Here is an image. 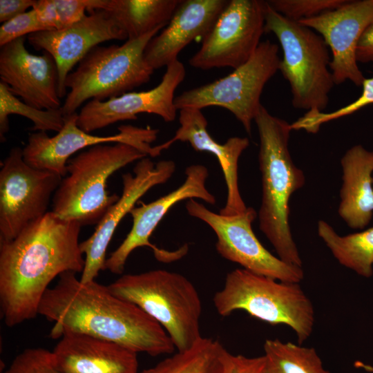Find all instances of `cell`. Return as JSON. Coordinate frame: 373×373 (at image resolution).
Segmentation results:
<instances>
[{"label":"cell","instance_id":"cell-31","mask_svg":"<svg viewBox=\"0 0 373 373\" xmlns=\"http://www.w3.org/2000/svg\"><path fill=\"white\" fill-rule=\"evenodd\" d=\"M347 0H270L267 3L286 18L299 21L318 17L343 6Z\"/></svg>","mask_w":373,"mask_h":373},{"label":"cell","instance_id":"cell-6","mask_svg":"<svg viewBox=\"0 0 373 373\" xmlns=\"http://www.w3.org/2000/svg\"><path fill=\"white\" fill-rule=\"evenodd\" d=\"M219 315L237 310L271 325L289 326L301 345L312 334L314 309L299 283L282 282L243 268L227 274L223 287L213 298Z\"/></svg>","mask_w":373,"mask_h":373},{"label":"cell","instance_id":"cell-30","mask_svg":"<svg viewBox=\"0 0 373 373\" xmlns=\"http://www.w3.org/2000/svg\"><path fill=\"white\" fill-rule=\"evenodd\" d=\"M362 93L355 101L333 112L307 111L303 117L291 124L292 130L303 129L307 133H316L322 124L350 115L362 108L373 104V77L365 78Z\"/></svg>","mask_w":373,"mask_h":373},{"label":"cell","instance_id":"cell-4","mask_svg":"<svg viewBox=\"0 0 373 373\" xmlns=\"http://www.w3.org/2000/svg\"><path fill=\"white\" fill-rule=\"evenodd\" d=\"M107 287L113 295L138 306L159 323L178 352L188 350L202 338L200 297L184 276L154 269L122 275Z\"/></svg>","mask_w":373,"mask_h":373},{"label":"cell","instance_id":"cell-11","mask_svg":"<svg viewBox=\"0 0 373 373\" xmlns=\"http://www.w3.org/2000/svg\"><path fill=\"white\" fill-rule=\"evenodd\" d=\"M189 215L209 225L216 235V248L226 260L246 270L282 282L299 283L304 278L302 267L285 262L270 253L260 242L252 229L257 213L247 207L242 213L225 216L208 209L190 199L186 203Z\"/></svg>","mask_w":373,"mask_h":373},{"label":"cell","instance_id":"cell-33","mask_svg":"<svg viewBox=\"0 0 373 373\" xmlns=\"http://www.w3.org/2000/svg\"><path fill=\"white\" fill-rule=\"evenodd\" d=\"M46 30L33 8L2 23L0 27V46L20 37Z\"/></svg>","mask_w":373,"mask_h":373},{"label":"cell","instance_id":"cell-24","mask_svg":"<svg viewBox=\"0 0 373 373\" xmlns=\"http://www.w3.org/2000/svg\"><path fill=\"white\" fill-rule=\"evenodd\" d=\"M181 1L100 0L98 10L106 11L128 39H135L164 28Z\"/></svg>","mask_w":373,"mask_h":373},{"label":"cell","instance_id":"cell-10","mask_svg":"<svg viewBox=\"0 0 373 373\" xmlns=\"http://www.w3.org/2000/svg\"><path fill=\"white\" fill-rule=\"evenodd\" d=\"M62 177L29 165L23 149H10L0 171V243L8 242L48 211Z\"/></svg>","mask_w":373,"mask_h":373},{"label":"cell","instance_id":"cell-5","mask_svg":"<svg viewBox=\"0 0 373 373\" xmlns=\"http://www.w3.org/2000/svg\"><path fill=\"white\" fill-rule=\"evenodd\" d=\"M148 155L125 143L98 144L68 160L67 175L52 199V210L65 220L81 226L97 224L117 201L106 189L109 177L117 170Z\"/></svg>","mask_w":373,"mask_h":373},{"label":"cell","instance_id":"cell-22","mask_svg":"<svg viewBox=\"0 0 373 373\" xmlns=\"http://www.w3.org/2000/svg\"><path fill=\"white\" fill-rule=\"evenodd\" d=\"M52 354L64 373H138L137 353L84 334H64Z\"/></svg>","mask_w":373,"mask_h":373},{"label":"cell","instance_id":"cell-20","mask_svg":"<svg viewBox=\"0 0 373 373\" xmlns=\"http://www.w3.org/2000/svg\"><path fill=\"white\" fill-rule=\"evenodd\" d=\"M180 127L175 135L164 143L153 146V157L159 155L178 141L189 142L196 151H206L216 156L222 169L227 195L220 213L231 216L242 213L247 207L238 187V160L249 146L247 137H231L224 144L217 142L207 130L208 122L202 110L184 108L180 110Z\"/></svg>","mask_w":373,"mask_h":373},{"label":"cell","instance_id":"cell-1","mask_svg":"<svg viewBox=\"0 0 373 373\" xmlns=\"http://www.w3.org/2000/svg\"><path fill=\"white\" fill-rule=\"evenodd\" d=\"M81 224L52 211L13 240L0 243V306L8 327L34 318L50 283L67 271L82 273Z\"/></svg>","mask_w":373,"mask_h":373},{"label":"cell","instance_id":"cell-3","mask_svg":"<svg viewBox=\"0 0 373 373\" xmlns=\"http://www.w3.org/2000/svg\"><path fill=\"white\" fill-rule=\"evenodd\" d=\"M254 122L260 139L259 169L262 199L257 213L259 228L286 263L302 267L303 262L291 231L289 199L305 182L289 151L291 124L272 115L261 106Z\"/></svg>","mask_w":373,"mask_h":373},{"label":"cell","instance_id":"cell-15","mask_svg":"<svg viewBox=\"0 0 373 373\" xmlns=\"http://www.w3.org/2000/svg\"><path fill=\"white\" fill-rule=\"evenodd\" d=\"M175 171L172 160L153 162L146 157L136 163L133 174L122 175V192L117 201L106 212L97 224L93 233L80 242L85 255V265L79 278L83 283L95 280L101 270H104L106 250L115 231L139 199L153 187L166 182Z\"/></svg>","mask_w":373,"mask_h":373},{"label":"cell","instance_id":"cell-9","mask_svg":"<svg viewBox=\"0 0 373 373\" xmlns=\"http://www.w3.org/2000/svg\"><path fill=\"white\" fill-rule=\"evenodd\" d=\"M278 46L261 41L251 58L231 73L213 82L184 91L175 98L177 110H202L216 106L230 111L250 135L262 104L260 96L267 82L279 70Z\"/></svg>","mask_w":373,"mask_h":373},{"label":"cell","instance_id":"cell-28","mask_svg":"<svg viewBox=\"0 0 373 373\" xmlns=\"http://www.w3.org/2000/svg\"><path fill=\"white\" fill-rule=\"evenodd\" d=\"M15 114L27 117L33 123L32 131H54L57 133L63 128L64 116L61 107L58 109L42 110L21 102L13 95L9 87L0 82V140L6 141L9 131L10 115Z\"/></svg>","mask_w":373,"mask_h":373},{"label":"cell","instance_id":"cell-23","mask_svg":"<svg viewBox=\"0 0 373 373\" xmlns=\"http://www.w3.org/2000/svg\"><path fill=\"white\" fill-rule=\"evenodd\" d=\"M341 165L338 214L350 228L363 229L373 216V151L354 145L341 157Z\"/></svg>","mask_w":373,"mask_h":373},{"label":"cell","instance_id":"cell-18","mask_svg":"<svg viewBox=\"0 0 373 373\" xmlns=\"http://www.w3.org/2000/svg\"><path fill=\"white\" fill-rule=\"evenodd\" d=\"M27 39L35 50L47 52L54 58L61 99L66 95L67 76L91 49L105 41L127 40L128 37L106 11L97 10L68 27L35 32L28 35Z\"/></svg>","mask_w":373,"mask_h":373},{"label":"cell","instance_id":"cell-14","mask_svg":"<svg viewBox=\"0 0 373 373\" xmlns=\"http://www.w3.org/2000/svg\"><path fill=\"white\" fill-rule=\"evenodd\" d=\"M184 182L176 189L150 203H142L130 211L133 225L129 233L113 251L105 262L104 269L115 274H122L126 260L137 248L149 247L157 260L170 262L179 258L178 251H169L155 247L150 242L149 238L153 231L175 204L186 199H200L209 204H215L216 197L206 187L209 176L207 168L202 164H192L185 170Z\"/></svg>","mask_w":373,"mask_h":373},{"label":"cell","instance_id":"cell-26","mask_svg":"<svg viewBox=\"0 0 373 373\" xmlns=\"http://www.w3.org/2000/svg\"><path fill=\"white\" fill-rule=\"evenodd\" d=\"M225 350L218 341L202 337L188 350L140 373H222Z\"/></svg>","mask_w":373,"mask_h":373},{"label":"cell","instance_id":"cell-19","mask_svg":"<svg viewBox=\"0 0 373 373\" xmlns=\"http://www.w3.org/2000/svg\"><path fill=\"white\" fill-rule=\"evenodd\" d=\"M26 39L20 37L1 47V82L30 106L42 110L60 108L56 62L47 52L41 55L30 52Z\"/></svg>","mask_w":373,"mask_h":373},{"label":"cell","instance_id":"cell-16","mask_svg":"<svg viewBox=\"0 0 373 373\" xmlns=\"http://www.w3.org/2000/svg\"><path fill=\"white\" fill-rule=\"evenodd\" d=\"M185 76L183 64L177 60L166 67L161 82L152 89L86 102L78 113L77 125L90 133L117 122L135 120L140 113L155 114L166 122H173L178 111L175 91Z\"/></svg>","mask_w":373,"mask_h":373},{"label":"cell","instance_id":"cell-21","mask_svg":"<svg viewBox=\"0 0 373 373\" xmlns=\"http://www.w3.org/2000/svg\"><path fill=\"white\" fill-rule=\"evenodd\" d=\"M227 2L182 0L168 24L147 44L144 50L147 64L156 70L178 60V55L186 46L208 33Z\"/></svg>","mask_w":373,"mask_h":373},{"label":"cell","instance_id":"cell-34","mask_svg":"<svg viewBox=\"0 0 373 373\" xmlns=\"http://www.w3.org/2000/svg\"><path fill=\"white\" fill-rule=\"evenodd\" d=\"M222 373H265V356L234 355L225 350L222 356Z\"/></svg>","mask_w":373,"mask_h":373},{"label":"cell","instance_id":"cell-36","mask_svg":"<svg viewBox=\"0 0 373 373\" xmlns=\"http://www.w3.org/2000/svg\"><path fill=\"white\" fill-rule=\"evenodd\" d=\"M358 63H373V24L362 35L356 49Z\"/></svg>","mask_w":373,"mask_h":373},{"label":"cell","instance_id":"cell-17","mask_svg":"<svg viewBox=\"0 0 373 373\" xmlns=\"http://www.w3.org/2000/svg\"><path fill=\"white\" fill-rule=\"evenodd\" d=\"M298 22L318 32L327 44L335 84L350 81L362 86L365 77L358 66L356 49L362 35L373 24V0H347L336 10Z\"/></svg>","mask_w":373,"mask_h":373},{"label":"cell","instance_id":"cell-2","mask_svg":"<svg viewBox=\"0 0 373 373\" xmlns=\"http://www.w3.org/2000/svg\"><path fill=\"white\" fill-rule=\"evenodd\" d=\"M38 314L55 323L50 332L54 339L80 333L151 356L171 354L175 349L162 325L141 308L95 280L82 283L75 272L59 276L44 294Z\"/></svg>","mask_w":373,"mask_h":373},{"label":"cell","instance_id":"cell-32","mask_svg":"<svg viewBox=\"0 0 373 373\" xmlns=\"http://www.w3.org/2000/svg\"><path fill=\"white\" fill-rule=\"evenodd\" d=\"M3 373H64L57 366L52 352L41 347L27 348L12 361Z\"/></svg>","mask_w":373,"mask_h":373},{"label":"cell","instance_id":"cell-27","mask_svg":"<svg viewBox=\"0 0 373 373\" xmlns=\"http://www.w3.org/2000/svg\"><path fill=\"white\" fill-rule=\"evenodd\" d=\"M263 348L265 373H332L324 368L314 347L267 339Z\"/></svg>","mask_w":373,"mask_h":373},{"label":"cell","instance_id":"cell-7","mask_svg":"<svg viewBox=\"0 0 373 373\" xmlns=\"http://www.w3.org/2000/svg\"><path fill=\"white\" fill-rule=\"evenodd\" d=\"M265 1V32L274 33L281 46L279 70L289 84L294 108L323 112L335 85L327 44L314 30L286 18Z\"/></svg>","mask_w":373,"mask_h":373},{"label":"cell","instance_id":"cell-8","mask_svg":"<svg viewBox=\"0 0 373 373\" xmlns=\"http://www.w3.org/2000/svg\"><path fill=\"white\" fill-rule=\"evenodd\" d=\"M163 28L122 45L91 49L66 77L65 86L70 90L61 106L64 116L77 113L87 100L104 101L148 82L154 70L145 60L144 50Z\"/></svg>","mask_w":373,"mask_h":373},{"label":"cell","instance_id":"cell-35","mask_svg":"<svg viewBox=\"0 0 373 373\" xmlns=\"http://www.w3.org/2000/svg\"><path fill=\"white\" fill-rule=\"evenodd\" d=\"M35 0H0V22L4 23L32 8Z\"/></svg>","mask_w":373,"mask_h":373},{"label":"cell","instance_id":"cell-12","mask_svg":"<svg viewBox=\"0 0 373 373\" xmlns=\"http://www.w3.org/2000/svg\"><path fill=\"white\" fill-rule=\"evenodd\" d=\"M266 1L230 0L202 39L189 65L200 70L230 67L233 70L254 55L265 33Z\"/></svg>","mask_w":373,"mask_h":373},{"label":"cell","instance_id":"cell-13","mask_svg":"<svg viewBox=\"0 0 373 373\" xmlns=\"http://www.w3.org/2000/svg\"><path fill=\"white\" fill-rule=\"evenodd\" d=\"M77 118V113L64 116L63 128L52 137L44 131L29 134L28 142L23 149V160L32 167L65 177L67 162L72 155L98 144L125 143L153 157V146L151 143L156 140L158 129L122 125L115 135H94L78 126Z\"/></svg>","mask_w":373,"mask_h":373},{"label":"cell","instance_id":"cell-25","mask_svg":"<svg viewBox=\"0 0 373 373\" xmlns=\"http://www.w3.org/2000/svg\"><path fill=\"white\" fill-rule=\"evenodd\" d=\"M317 231L341 265L363 277L370 278L373 275V227L340 236L326 221L320 220Z\"/></svg>","mask_w":373,"mask_h":373},{"label":"cell","instance_id":"cell-29","mask_svg":"<svg viewBox=\"0 0 373 373\" xmlns=\"http://www.w3.org/2000/svg\"><path fill=\"white\" fill-rule=\"evenodd\" d=\"M99 5V0H35L32 8L45 30H51L73 25Z\"/></svg>","mask_w":373,"mask_h":373}]
</instances>
